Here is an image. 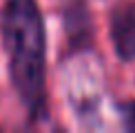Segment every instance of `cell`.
I'll return each instance as SVG.
<instances>
[{
	"instance_id": "obj_1",
	"label": "cell",
	"mask_w": 135,
	"mask_h": 133,
	"mask_svg": "<svg viewBox=\"0 0 135 133\" xmlns=\"http://www.w3.org/2000/svg\"><path fill=\"white\" fill-rule=\"evenodd\" d=\"M0 42L9 82L31 124L49 122L47 27L38 0H4L0 7Z\"/></svg>"
},
{
	"instance_id": "obj_2",
	"label": "cell",
	"mask_w": 135,
	"mask_h": 133,
	"mask_svg": "<svg viewBox=\"0 0 135 133\" xmlns=\"http://www.w3.org/2000/svg\"><path fill=\"white\" fill-rule=\"evenodd\" d=\"M66 38V58L78 53H93V16L89 0H58Z\"/></svg>"
},
{
	"instance_id": "obj_3",
	"label": "cell",
	"mask_w": 135,
	"mask_h": 133,
	"mask_svg": "<svg viewBox=\"0 0 135 133\" xmlns=\"http://www.w3.org/2000/svg\"><path fill=\"white\" fill-rule=\"evenodd\" d=\"M109 40L120 62H135V0H120L109 11Z\"/></svg>"
},
{
	"instance_id": "obj_4",
	"label": "cell",
	"mask_w": 135,
	"mask_h": 133,
	"mask_svg": "<svg viewBox=\"0 0 135 133\" xmlns=\"http://www.w3.org/2000/svg\"><path fill=\"white\" fill-rule=\"evenodd\" d=\"M117 120H120L122 131L135 133V98H126V100H117L113 104Z\"/></svg>"
}]
</instances>
